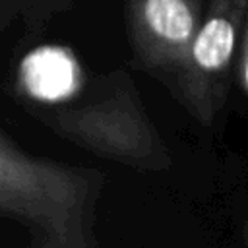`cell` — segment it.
Returning <instances> with one entry per match:
<instances>
[{
  "label": "cell",
  "mask_w": 248,
  "mask_h": 248,
  "mask_svg": "<svg viewBox=\"0 0 248 248\" xmlns=\"http://www.w3.org/2000/svg\"><path fill=\"white\" fill-rule=\"evenodd\" d=\"M83 194L85 186L78 176L27 159L0 141V207L68 232Z\"/></svg>",
  "instance_id": "obj_1"
},
{
  "label": "cell",
  "mask_w": 248,
  "mask_h": 248,
  "mask_svg": "<svg viewBox=\"0 0 248 248\" xmlns=\"http://www.w3.org/2000/svg\"><path fill=\"white\" fill-rule=\"evenodd\" d=\"M198 25L192 0H130L134 43L151 62H184Z\"/></svg>",
  "instance_id": "obj_2"
},
{
  "label": "cell",
  "mask_w": 248,
  "mask_h": 248,
  "mask_svg": "<svg viewBox=\"0 0 248 248\" xmlns=\"http://www.w3.org/2000/svg\"><path fill=\"white\" fill-rule=\"evenodd\" d=\"M246 12L248 0H211L209 14L198 25L184 60L196 81L205 83L227 70Z\"/></svg>",
  "instance_id": "obj_3"
},
{
  "label": "cell",
  "mask_w": 248,
  "mask_h": 248,
  "mask_svg": "<svg viewBox=\"0 0 248 248\" xmlns=\"http://www.w3.org/2000/svg\"><path fill=\"white\" fill-rule=\"evenodd\" d=\"M19 83L29 97L43 103H58L79 89L81 68L72 50L58 45H45L23 56Z\"/></svg>",
  "instance_id": "obj_4"
},
{
  "label": "cell",
  "mask_w": 248,
  "mask_h": 248,
  "mask_svg": "<svg viewBox=\"0 0 248 248\" xmlns=\"http://www.w3.org/2000/svg\"><path fill=\"white\" fill-rule=\"evenodd\" d=\"M242 83L248 91V19H246V35H244V52H242Z\"/></svg>",
  "instance_id": "obj_5"
}]
</instances>
